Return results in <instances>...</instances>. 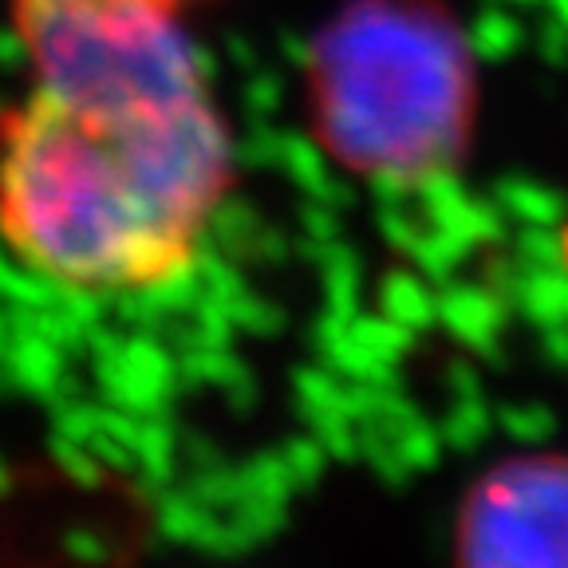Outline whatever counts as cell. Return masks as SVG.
<instances>
[{
    "label": "cell",
    "mask_w": 568,
    "mask_h": 568,
    "mask_svg": "<svg viewBox=\"0 0 568 568\" xmlns=\"http://www.w3.org/2000/svg\"><path fill=\"white\" fill-rule=\"evenodd\" d=\"M230 194L213 95L88 103L28 91L0 115V241L75 296H146L182 281Z\"/></svg>",
    "instance_id": "6da1fadb"
},
{
    "label": "cell",
    "mask_w": 568,
    "mask_h": 568,
    "mask_svg": "<svg viewBox=\"0 0 568 568\" xmlns=\"http://www.w3.org/2000/svg\"><path fill=\"white\" fill-rule=\"evenodd\" d=\"M312 126L347 170L395 186L446 178L478 123V55L443 0H352L308 55Z\"/></svg>",
    "instance_id": "7a4b0ae2"
},
{
    "label": "cell",
    "mask_w": 568,
    "mask_h": 568,
    "mask_svg": "<svg viewBox=\"0 0 568 568\" xmlns=\"http://www.w3.org/2000/svg\"><path fill=\"white\" fill-rule=\"evenodd\" d=\"M32 88L88 103L210 95L190 0H12Z\"/></svg>",
    "instance_id": "3957f363"
},
{
    "label": "cell",
    "mask_w": 568,
    "mask_h": 568,
    "mask_svg": "<svg viewBox=\"0 0 568 568\" xmlns=\"http://www.w3.org/2000/svg\"><path fill=\"white\" fill-rule=\"evenodd\" d=\"M454 568H568V454H509L478 474L454 525Z\"/></svg>",
    "instance_id": "277c9868"
},
{
    "label": "cell",
    "mask_w": 568,
    "mask_h": 568,
    "mask_svg": "<svg viewBox=\"0 0 568 568\" xmlns=\"http://www.w3.org/2000/svg\"><path fill=\"white\" fill-rule=\"evenodd\" d=\"M560 261H565V273H568V217L560 225Z\"/></svg>",
    "instance_id": "5b68a950"
}]
</instances>
